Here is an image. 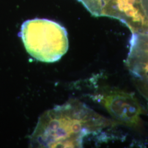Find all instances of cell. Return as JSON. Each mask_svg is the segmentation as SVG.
Segmentation results:
<instances>
[{
    "label": "cell",
    "mask_w": 148,
    "mask_h": 148,
    "mask_svg": "<svg viewBox=\"0 0 148 148\" xmlns=\"http://www.w3.org/2000/svg\"><path fill=\"white\" fill-rule=\"evenodd\" d=\"M125 25L132 33L125 63L136 87L148 103V0H139Z\"/></svg>",
    "instance_id": "3"
},
{
    "label": "cell",
    "mask_w": 148,
    "mask_h": 148,
    "mask_svg": "<svg viewBox=\"0 0 148 148\" xmlns=\"http://www.w3.org/2000/svg\"><path fill=\"white\" fill-rule=\"evenodd\" d=\"M117 124L78 99H70L43 113L30 141L37 148H82L86 138L99 136Z\"/></svg>",
    "instance_id": "1"
},
{
    "label": "cell",
    "mask_w": 148,
    "mask_h": 148,
    "mask_svg": "<svg viewBox=\"0 0 148 148\" xmlns=\"http://www.w3.org/2000/svg\"><path fill=\"white\" fill-rule=\"evenodd\" d=\"M19 35L27 53L40 62H56L68 50L65 28L53 21L35 18L24 21Z\"/></svg>",
    "instance_id": "2"
},
{
    "label": "cell",
    "mask_w": 148,
    "mask_h": 148,
    "mask_svg": "<svg viewBox=\"0 0 148 148\" xmlns=\"http://www.w3.org/2000/svg\"><path fill=\"white\" fill-rule=\"evenodd\" d=\"M90 97L103 106L118 124L139 127L142 108L132 93L110 87H102Z\"/></svg>",
    "instance_id": "4"
}]
</instances>
